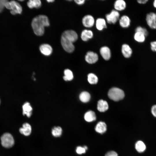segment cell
<instances>
[{"label":"cell","mask_w":156,"mask_h":156,"mask_svg":"<svg viewBox=\"0 0 156 156\" xmlns=\"http://www.w3.org/2000/svg\"><path fill=\"white\" fill-rule=\"evenodd\" d=\"M95 129L97 132L103 134L107 130V125L104 122H99L96 126Z\"/></svg>","instance_id":"20"},{"label":"cell","mask_w":156,"mask_h":156,"mask_svg":"<svg viewBox=\"0 0 156 156\" xmlns=\"http://www.w3.org/2000/svg\"><path fill=\"white\" fill-rule=\"evenodd\" d=\"M146 36L142 33L135 32L134 35V38L136 42L139 43H143L146 40Z\"/></svg>","instance_id":"25"},{"label":"cell","mask_w":156,"mask_h":156,"mask_svg":"<svg viewBox=\"0 0 156 156\" xmlns=\"http://www.w3.org/2000/svg\"><path fill=\"white\" fill-rule=\"evenodd\" d=\"M96 28L99 31H102L107 27L106 21L103 18H99L96 21Z\"/></svg>","instance_id":"17"},{"label":"cell","mask_w":156,"mask_h":156,"mask_svg":"<svg viewBox=\"0 0 156 156\" xmlns=\"http://www.w3.org/2000/svg\"><path fill=\"white\" fill-rule=\"evenodd\" d=\"M20 133L26 136L30 135L31 132V127L30 125L28 123H24L22 127L19 130Z\"/></svg>","instance_id":"15"},{"label":"cell","mask_w":156,"mask_h":156,"mask_svg":"<svg viewBox=\"0 0 156 156\" xmlns=\"http://www.w3.org/2000/svg\"><path fill=\"white\" fill-rule=\"evenodd\" d=\"M62 128L59 126L54 127L51 130V133L52 135L55 137L60 136L62 134Z\"/></svg>","instance_id":"27"},{"label":"cell","mask_w":156,"mask_h":156,"mask_svg":"<svg viewBox=\"0 0 156 156\" xmlns=\"http://www.w3.org/2000/svg\"><path fill=\"white\" fill-rule=\"evenodd\" d=\"M95 23V20L93 16L88 14L85 16L82 19V23L85 27L90 28L92 27Z\"/></svg>","instance_id":"10"},{"label":"cell","mask_w":156,"mask_h":156,"mask_svg":"<svg viewBox=\"0 0 156 156\" xmlns=\"http://www.w3.org/2000/svg\"><path fill=\"white\" fill-rule=\"evenodd\" d=\"M100 54L104 59L108 60L111 57V52L110 48L106 46L101 47L99 50Z\"/></svg>","instance_id":"11"},{"label":"cell","mask_w":156,"mask_h":156,"mask_svg":"<svg viewBox=\"0 0 156 156\" xmlns=\"http://www.w3.org/2000/svg\"><path fill=\"white\" fill-rule=\"evenodd\" d=\"M84 118L86 121L88 122L94 121L96 119L95 114L92 111H88L85 114Z\"/></svg>","instance_id":"22"},{"label":"cell","mask_w":156,"mask_h":156,"mask_svg":"<svg viewBox=\"0 0 156 156\" xmlns=\"http://www.w3.org/2000/svg\"><path fill=\"white\" fill-rule=\"evenodd\" d=\"M39 49L41 53L46 56L51 55L53 51L51 46L47 44H41L40 47Z\"/></svg>","instance_id":"12"},{"label":"cell","mask_w":156,"mask_h":156,"mask_svg":"<svg viewBox=\"0 0 156 156\" xmlns=\"http://www.w3.org/2000/svg\"><path fill=\"white\" fill-rule=\"evenodd\" d=\"M85 0H75V2L79 5H82L85 2Z\"/></svg>","instance_id":"36"},{"label":"cell","mask_w":156,"mask_h":156,"mask_svg":"<svg viewBox=\"0 0 156 156\" xmlns=\"http://www.w3.org/2000/svg\"><path fill=\"white\" fill-rule=\"evenodd\" d=\"M138 3L140 4H145L148 1V0H138L137 1Z\"/></svg>","instance_id":"37"},{"label":"cell","mask_w":156,"mask_h":156,"mask_svg":"<svg viewBox=\"0 0 156 156\" xmlns=\"http://www.w3.org/2000/svg\"><path fill=\"white\" fill-rule=\"evenodd\" d=\"M93 35L92 31L90 30L85 29L82 31L81 37L83 41H87L93 38Z\"/></svg>","instance_id":"16"},{"label":"cell","mask_w":156,"mask_h":156,"mask_svg":"<svg viewBox=\"0 0 156 156\" xmlns=\"http://www.w3.org/2000/svg\"><path fill=\"white\" fill-rule=\"evenodd\" d=\"M62 37L73 43L77 39L78 36L77 33L73 30H67L62 34Z\"/></svg>","instance_id":"6"},{"label":"cell","mask_w":156,"mask_h":156,"mask_svg":"<svg viewBox=\"0 0 156 156\" xmlns=\"http://www.w3.org/2000/svg\"><path fill=\"white\" fill-rule=\"evenodd\" d=\"M84 148L85 149L87 150L88 149V147H87L86 146H83Z\"/></svg>","instance_id":"40"},{"label":"cell","mask_w":156,"mask_h":156,"mask_svg":"<svg viewBox=\"0 0 156 156\" xmlns=\"http://www.w3.org/2000/svg\"><path fill=\"white\" fill-rule=\"evenodd\" d=\"M98 55L96 53L91 51H88L85 55V60L86 61L90 64H93L98 60Z\"/></svg>","instance_id":"8"},{"label":"cell","mask_w":156,"mask_h":156,"mask_svg":"<svg viewBox=\"0 0 156 156\" xmlns=\"http://www.w3.org/2000/svg\"><path fill=\"white\" fill-rule=\"evenodd\" d=\"M79 99L80 101L83 103L88 102L90 99V94L86 91L81 92L79 95Z\"/></svg>","instance_id":"26"},{"label":"cell","mask_w":156,"mask_h":156,"mask_svg":"<svg viewBox=\"0 0 156 156\" xmlns=\"http://www.w3.org/2000/svg\"><path fill=\"white\" fill-rule=\"evenodd\" d=\"M126 7V3L123 0H117L114 4L115 10L118 11H122L124 10Z\"/></svg>","instance_id":"18"},{"label":"cell","mask_w":156,"mask_h":156,"mask_svg":"<svg viewBox=\"0 0 156 156\" xmlns=\"http://www.w3.org/2000/svg\"><path fill=\"white\" fill-rule=\"evenodd\" d=\"M151 111L153 116L156 117V105H155L152 106Z\"/></svg>","instance_id":"35"},{"label":"cell","mask_w":156,"mask_h":156,"mask_svg":"<svg viewBox=\"0 0 156 156\" xmlns=\"http://www.w3.org/2000/svg\"><path fill=\"white\" fill-rule=\"evenodd\" d=\"M120 16L118 11L115 10H112L110 13L106 14L105 18L106 21L109 24H115L119 20Z\"/></svg>","instance_id":"5"},{"label":"cell","mask_w":156,"mask_h":156,"mask_svg":"<svg viewBox=\"0 0 156 156\" xmlns=\"http://www.w3.org/2000/svg\"><path fill=\"white\" fill-rule=\"evenodd\" d=\"M23 114L26 115L29 118L31 115V112L32 108L28 102H26L23 106Z\"/></svg>","instance_id":"21"},{"label":"cell","mask_w":156,"mask_h":156,"mask_svg":"<svg viewBox=\"0 0 156 156\" xmlns=\"http://www.w3.org/2000/svg\"><path fill=\"white\" fill-rule=\"evenodd\" d=\"M121 52L124 57L126 58L130 57L132 54V50L128 44H124L121 47Z\"/></svg>","instance_id":"13"},{"label":"cell","mask_w":156,"mask_h":156,"mask_svg":"<svg viewBox=\"0 0 156 156\" xmlns=\"http://www.w3.org/2000/svg\"><path fill=\"white\" fill-rule=\"evenodd\" d=\"M153 5L155 8H156V0H155L153 1Z\"/></svg>","instance_id":"38"},{"label":"cell","mask_w":156,"mask_h":156,"mask_svg":"<svg viewBox=\"0 0 156 156\" xmlns=\"http://www.w3.org/2000/svg\"><path fill=\"white\" fill-rule=\"evenodd\" d=\"M61 44L64 49L66 52L71 53L74 50L75 47L73 43L61 36Z\"/></svg>","instance_id":"7"},{"label":"cell","mask_w":156,"mask_h":156,"mask_svg":"<svg viewBox=\"0 0 156 156\" xmlns=\"http://www.w3.org/2000/svg\"><path fill=\"white\" fill-rule=\"evenodd\" d=\"M86 150L83 147L81 146H77L76 149V151L77 153L78 154H81L84 153L86 152Z\"/></svg>","instance_id":"31"},{"label":"cell","mask_w":156,"mask_h":156,"mask_svg":"<svg viewBox=\"0 0 156 156\" xmlns=\"http://www.w3.org/2000/svg\"><path fill=\"white\" fill-rule=\"evenodd\" d=\"M47 17L40 15L34 18L32 20L31 26L34 33L37 36H41L44 33V27L49 25Z\"/></svg>","instance_id":"1"},{"label":"cell","mask_w":156,"mask_h":156,"mask_svg":"<svg viewBox=\"0 0 156 156\" xmlns=\"http://www.w3.org/2000/svg\"><path fill=\"white\" fill-rule=\"evenodd\" d=\"M147 25L151 29H156V13L151 12L147 13L146 17Z\"/></svg>","instance_id":"4"},{"label":"cell","mask_w":156,"mask_h":156,"mask_svg":"<svg viewBox=\"0 0 156 156\" xmlns=\"http://www.w3.org/2000/svg\"><path fill=\"white\" fill-rule=\"evenodd\" d=\"M105 156H118V154L114 151H110L107 152Z\"/></svg>","instance_id":"34"},{"label":"cell","mask_w":156,"mask_h":156,"mask_svg":"<svg viewBox=\"0 0 156 156\" xmlns=\"http://www.w3.org/2000/svg\"><path fill=\"white\" fill-rule=\"evenodd\" d=\"M150 45L151 50L156 53V40L151 42Z\"/></svg>","instance_id":"33"},{"label":"cell","mask_w":156,"mask_h":156,"mask_svg":"<svg viewBox=\"0 0 156 156\" xmlns=\"http://www.w3.org/2000/svg\"><path fill=\"white\" fill-rule=\"evenodd\" d=\"M88 80L90 83L92 84H96L98 81L97 77L94 74L90 73L88 76Z\"/></svg>","instance_id":"29"},{"label":"cell","mask_w":156,"mask_h":156,"mask_svg":"<svg viewBox=\"0 0 156 156\" xmlns=\"http://www.w3.org/2000/svg\"><path fill=\"white\" fill-rule=\"evenodd\" d=\"M135 148L136 150L140 153L144 152L146 148L145 144L141 140L138 141L136 143Z\"/></svg>","instance_id":"23"},{"label":"cell","mask_w":156,"mask_h":156,"mask_svg":"<svg viewBox=\"0 0 156 156\" xmlns=\"http://www.w3.org/2000/svg\"><path fill=\"white\" fill-rule=\"evenodd\" d=\"M8 1L6 0H0V13L5 7V5Z\"/></svg>","instance_id":"32"},{"label":"cell","mask_w":156,"mask_h":156,"mask_svg":"<svg viewBox=\"0 0 156 156\" xmlns=\"http://www.w3.org/2000/svg\"><path fill=\"white\" fill-rule=\"evenodd\" d=\"M27 5L30 8H38L41 7V2L40 0H30L27 2Z\"/></svg>","instance_id":"24"},{"label":"cell","mask_w":156,"mask_h":156,"mask_svg":"<svg viewBox=\"0 0 156 156\" xmlns=\"http://www.w3.org/2000/svg\"><path fill=\"white\" fill-rule=\"evenodd\" d=\"M10 12L13 15L21 14L22 9L21 5L17 2L12 1L10 2Z\"/></svg>","instance_id":"9"},{"label":"cell","mask_w":156,"mask_h":156,"mask_svg":"<svg viewBox=\"0 0 156 156\" xmlns=\"http://www.w3.org/2000/svg\"><path fill=\"white\" fill-rule=\"evenodd\" d=\"M135 32H140L143 33L146 37L148 34V32L147 29L141 26L137 27L135 30Z\"/></svg>","instance_id":"30"},{"label":"cell","mask_w":156,"mask_h":156,"mask_svg":"<svg viewBox=\"0 0 156 156\" xmlns=\"http://www.w3.org/2000/svg\"><path fill=\"white\" fill-rule=\"evenodd\" d=\"M2 146L6 148H10L13 146L14 140L12 136L9 133H4L1 137Z\"/></svg>","instance_id":"3"},{"label":"cell","mask_w":156,"mask_h":156,"mask_svg":"<svg viewBox=\"0 0 156 156\" xmlns=\"http://www.w3.org/2000/svg\"><path fill=\"white\" fill-rule=\"evenodd\" d=\"M109 97L114 101H118L122 99L125 96L123 91L117 88H111L108 92Z\"/></svg>","instance_id":"2"},{"label":"cell","mask_w":156,"mask_h":156,"mask_svg":"<svg viewBox=\"0 0 156 156\" xmlns=\"http://www.w3.org/2000/svg\"><path fill=\"white\" fill-rule=\"evenodd\" d=\"M64 76L63 79L66 81H71L73 78V76L72 72L68 69H66L64 71Z\"/></svg>","instance_id":"28"},{"label":"cell","mask_w":156,"mask_h":156,"mask_svg":"<svg viewBox=\"0 0 156 156\" xmlns=\"http://www.w3.org/2000/svg\"><path fill=\"white\" fill-rule=\"evenodd\" d=\"M47 1L49 3L50 2H53L54 1V0H47Z\"/></svg>","instance_id":"39"},{"label":"cell","mask_w":156,"mask_h":156,"mask_svg":"<svg viewBox=\"0 0 156 156\" xmlns=\"http://www.w3.org/2000/svg\"><path fill=\"white\" fill-rule=\"evenodd\" d=\"M119 20V25L122 28H128L130 25L131 20L129 17L127 15L122 16Z\"/></svg>","instance_id":"14"},{"label":"cell","mask_w":156,"mask_h":156,"mask_svg":"<svg viewBox=\"0 0 156 156\" xmlns=\"http://www.w3.org/2000/svg\"><path fill=\"white\" fill-rule=\"evenodd\" d=\"M97 109L100 112H104L108 109V105L107 102L101 99L99 100L97 103Z\"/></svg>","instance_id":"19"}]
</instances>
